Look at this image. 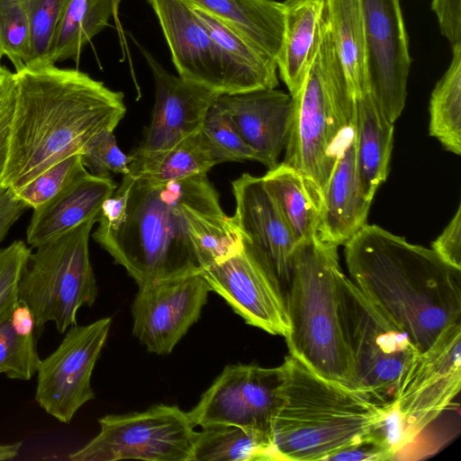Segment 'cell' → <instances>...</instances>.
Listing matches in <instances>:
<instances>
[{
  "label": "cell",
  "instance_id": "1",
  "mask_svg": "<svg viewBox=\"0 0 461 461\" xmlns=\"http://www.w3.org/2000/svg\"><path fill=\"white\" fill-rule=\"evenodd\" d=\"M95 240L138 285L200 273L242 246L207 175L166 183L132 176L124 221Z\"/></svg>",
  "mask_w": 461,
  "mask_h": 461
},
{
  "label": "cell",
  "instance_id": "2",
  "mask_svg": "<svg viewBox=\"0 0 461 461\" xmlns=\"http://www.w3.org/2000/svg\"><path fill=\"white\" fill-rule=\"evenodd\" d=\"M15 106L5 188L15 190L59 160L79 153L95 134L114 131L124 95L76 68L34 62L14 72Z\"/></svg>",
  "mask_w": 461,
  "mask_h": 461
},
{
  "label": "cell",
  "instance_id": "3",
  "mask_svg": "<svg viewBox=\"0 0 461 461\" xmlns=\"http://www.w3.org/2000/svg\"><path fill=\"white\" fill-rule=\"evenodd\" d=\"M344 246L352 282L408 334L419 352L461 321V270L432 249L375 224H365Z\"/></svg>",
  "mask_w": 461,
  "mask_h": 461
},
{
  "label": "cell",
  "instance_id": "4",
  "mask_svg": "<svg viewBox=\"0 0 461 461\" xmlns=\"http://www.w3.org/2000/svg\"><path fill=\"white\" fill-rule=\"evenodd\" d=\"M272 425L275 460L328 461L383 427L388 412L363 394L325 379L297 358L282 364Z\"/></svg>",
  "mask_w": 461,
  "mask_h": 461
},
{
  "label": "cell",
  "instance_id": "5",
  "mask_svg": "<svg viewBox=\"0 0 461 461\" xmlns=\"http://www.w3.org/2000/svg\"><path fill=\"white\" fill-rule=\"evenodd\" d=\"M343 274L338 246L317 235L296 244L285 294L288 331L285 338L290 356L320 376L356 391L340 312Z\"/></svg>",
  "mask_w": 461,
  "mask_h": 461
},
{
  "label": "cell",
  "instance_id": "6",
  "mask_svg": "<svg viewBox=\"0 0 461 461\" xmlns=\"http://www.w3.org/2000/svg\"><path fill=\"white\" fill-rule=\"evenodd\" d=\"M291 96L292 120L283 163L303 176L320 212L328 181L356 122V100L333 43L326 3L310 67Z\"/></svg>",
  "mask_w": 461,
  "mask_h": 461
},
{
  "label": "cell",
  "instance_id": "7",
  "mask_svg": "<svg viewBox=\"0 0 461 461\" xmlns=\"http://www.w3.org/2000/svg\"><path fill=\"white\" fill-rule=\"evenodd\" d=\"M96 218L35 248L30 256L19 281L18 299L31 309L38 336L50 321L59 333H65L77 324L78 310L95 302L98 290L89 237Z\"/></svg>",
  "mask_w": 461,
  "mask_h": 461
},
{
  "label": "cell",
  "instance_id": "8",
  "mask_svg": "<svg viewBox=\"0 0 461 461\" xmlns=\"http://www.w3.org/2000/svg\"><path fill=\"white\" fill-rule=\"evenodd\" d=\"M339 290L341 318L354 365L356 391L389 413L419 350L408 334L344 274Z\"/></svg>",
  "mask_w": 461,
  "mask_h": 461
},
{
  "label": "cell",
  "instance_id": "9",
  "mask_svg": "<svg viewBox=\"0 0 461 461\" xmlns=\"http://www.w3.org/2000/svg\"><path fill=\"white\" fill-rule=\"evenodd\" d=\"M461 385V321L419 352L406 372L387 418L398 452L435 420Z\"/></svg>",
  "mask_w": 461,
  "mask_h": 461
},
{
  "label": "cell",
  "instance_id": "10",
  "mask_svg": "<svg viewBox=\"0 0 461 461\" xmlns=\"http://www.w3.org/2000/svg\"><path fill=\"white\" fill-rule=\"evenodd\" d=\"M100 432L68 456L71 461H192L196 431L178 406L156 404L144 411L105 415Z\"/></svg>",
  "mask_w": 461,
  "mask_h": 461
},
{
  "label": "cell",
  "instance_id": "11",
  "mask_svg": "<svg viewBox=\"0 0 461 461\" xmlns=\"http://www.w3.org/2000/svg\"><path fill=\"white\" fill-rule=\"evenodd\" d=\"M171 53L178 76L218 95L262 89L230 59L185 0H148Z\"/></svg>",
  "mask_w": 461,
  "mask_h": 461
},
{
  "label": "cell",
  "instance_id": "12",
  "mask_svg": "<svg viewBox=\"0 0 461 461\" xmlns=\"http://www.w3.org/2000/svg\"><path fill=\"white\" fill-rule=\"evenodd\" d=\"M282 365H228L187 413L194 426L233 425L272 440Z\"/></svg>",
  "mask_w": 461,
  "mask_h": 461
},
{
  "label": "cell",
  "instance_id": "13",
  "mask_svg": "<svg viewBox=\"0 0 461 461\" xmlns=\"http://www.w3.org/2000/svg\"><path fill=\"white\" fill-rule=\"evenodd\" d=\"M112 318L68 329L58 348L41 360L36 372L35 401L48 414L68 423L95 398L91 376L105 345Z\"/></svg>",
  "mask_w": 461,
  "mask_h": 461
},
{
  "label": "cell",
  "instance_id": "14",
  "mask_svg": "<svg viewBox=\"0 0 461 461\" xmlns=\"http://www.w3.org/2000/svg\"><path fill=\"white\" fill-rule=\"evenodd\" d=\"M201 273L211 290L248 324L286 336L285 293L271 268L245 240L237 252Z\"/></svg>",
  "mask_w": 461,
  "mask_h": 461
},
{
  "label": "cell",
  "instance_id": "15",
  "mask_svg": "<svg viewBox=\"0 0 461 461\" xmlns=\"http://www.w3.org/2000/svg\"><path fill=\"white\" fill-rule=\"evenodd\" d=\"M365 33L369 94L393 123L406 99L411 68L408 39L399 0H359Z\"/></svg>",
  "mask_w": 461,
  "mask_h": 461
},
{
  "label": "cell",
  "instance_id": "16",
  "mask_svg": "<svg viewBox=\"0 0 461 461\" xmlns=\"http://www.w3.org/2000/svg\"><path fill=\"white\" fill-rule=\"evenodd\" d=\"M138 286L132 333L150 353L169 354L198 321L212 290L201 272Z\"/></svg>",
  "mask_w": 461,
  "mask_h": 461
},
{
  "label": "cell",
  "instance_id": "17",
  "mask_svg": "<svg viewBox=\"0 0 461 461\" xmlns=\"http://www.w3.org/2000/svg\"><path fill=\"white\" fill-rule=\"evenodd\" d=\"M140 50L155 83L151 119L139 146V154L168 149L202 129L218 94L169 73L146 49Z\"/></svg>",
  "mask_w": 461,
  "mask_h": 461
},
{
  "label": "cell",
  "instance_id": "18",
  "mask_svg": "<svg viewBox=\"0 0 461 461\" xmlns=\"http://www.w3.org/2000/svg\"><path fill=\"white\" fill-rule=\"evenodd\" d=\"M232 216L243 240L267 263L286 294L296 241L264 187L261 176L242 174L231 183Z\"/></svg>",
  "mask_w": 461,
  "mask_h": 461
},
{
  "label": "cell",
  "instance_id": "19",
  "mask_svg": "<svg viewBox=\"0 0 461 461\" xmlns=\"http://www.w3.org/2000/svg\"><path fill=\"white\" fill-rule=\"evenodd\" d=\"M214 102L227 113L244 141L268 169L285 149L293 110L290 94L262 88L218 95Z\"/></svg>",
  "mask_w": 461,
  "mask_h": 461
},
{
  "label": "cell",
  "instance_id": "20",
  "mask_svg": "<svg viewBox=\"0 0 461 461\" xmlns=\"http://www.w3.org/2000/svg\"><path fill=\"white\" fill-rule=\"evenodd\" d=\"M370 204L362 194L358 179L354 125L328 181L319 212L317 236L324 242L344 245L366 224Z\"/></svg>",
  "mask_w": 461,
  "mask_h": 461
},
{
  "label": "cell",
  "instance_id": "21",
  "mask_svg": "<svg viewBox=\"0 0 461 461\" xmlns=\"http://www.w3.org/2000/svg\"><path fill=\"white\" fill-rule=\"evenodd\" d=\"M117 188L110 176L87 173L41 206L33 209L26 240L37 248L79 224L97 217L101 206Z\"/></svg>",
  "mask_w": 461,
  "mask_h": 461
},
{
  "label": "cell",
  "instance_id": "22",
  "mask_svg": "<svg viewBox=\"0 0 461 461\" xmlns=\"http://www.w3.org/2000/svg\"><path fill=\"white\" fill-rule=\"evenodd\" d=\"M393 129L370 94L356 100L357 169L362 194L369 202L387 177Z\"/></svg>",
  "mask_w": 461,
  "mask_h": 461
},
{
  "label": "cell",
  "instance_id": "23",
  "mask_svg": "<svg viewBox=\"0 0 461 461\" xmlns=\"http://www.w3.org/2000/svg\"><path fill=\"white\" fill-rule=\"evenodd\" d=\"M283 41L276 59L289 94L294 95L307 74L318 40L325 0H285Z\"/></svg>",
  "mask_w": 461,
  "mask_h": 461
},
{
  "label": "cell",
  "instance_id": "24",
  "mask_svg": "<svg viewBox=\"0 0 461 461\" xmlns=\"http://www.w3.org/2000/svg\"><path fill=\"white\" fill-rule=\"evenodd\" d=\"M185 1L228 23L263 55L276 61L285 27L283 3L274 0Z\"/></svg>",
  "mask_w": 461,
  "mask_h": 461
},
{
  "label": "cell",
  "instance_id": "25",
  "mask_svg": "<svg viewBox=\"0 0 461 461\" xmlns=\"http://www.w3.org/2000/svg\"><path fill=\"white\" fill-rule=\"evenodd\" d=\"M328 23L349 92L355 100L369 94L365 33L359 0H325Z\"/></svg>",
  "mask_w": 461,
  "mask_h": 461
},
{
  "label": "cell",
  "instance_id": "26",
  "mask_svg": "<svg viewBox=\"0 0 461 461\" xmlns=\"http://www.w3.org/2000/svg\"><path fill=\"white\" fill-rule=\"evenodd\" d=\"M130 164V173L134 177L154 183H166L199 175H207L217 165L202 129L187 136L172 148L139 154Z\"/></svg>",
  "mask_w": 461,
  "mask_h": 461
},
{
  "label": "cell",
  "instance_id": "27",
  "mask_svg": "<svg viewBox=\"0 0 461 461\" xmlns=\"http://www.w3.org/2000/svg\"><path fill=\"white\" fill-rule=\"evenodd\" d=\"M261 178L296 244L317 235L319 209L303 176L282 162L268 169Z\"/></svg>",
  "mask_w": 461,
  "mask_h": 461
},
{
  "label": "cell",
  "instance_id": "28",
  "mask_svg": "<svg viewBox=\"0 0 461 461\" xmlns=\"http://www.w3.org/2000/svg\"><path fill=\"white\" fill-rule=\"evenodd\" d=\"M113 0H69L42 62L78 60L83 47L107 25Z\"/></svg>",
  "mask_w": 461,
  "mask_h": 461
},
{
  "label": "cell",
  "instance_id": "29",
  "mask_svg": "<svg viewBox=\"0 0 461 461\" xmlns=\"http://www.w3.org/2000/svg\"><path fill=\"white\" fill-rule=\"evenodd\" d=\"M275 460L272 440L233 425L202 428L194 438L192 461Z\"/></svg>",
  "mask_w": 461,
  "mask_h": 461
},
{
  "label": "cell",
  "instance_id": "30",
  "mask_svg": "<svg viewBox=\"0 0 461 461\" xmlns=\"http://www.w3.org/2000/svg\"><path fill=\"white\" fill-rule=\"evenodd\" d=\"M453 49L450 65L429 100V135L443 148L461 154V44Z\"/></svg>",
  "mask_w": 461,
  "mask_h": 461
},
{
  "label": "cell",
  "instance_id": "31",
  "mask_svg": "<svg viewBox=\"0 0 461 461\" xmlns=\"http://www.w3.org/2000/svg\"><path fill=\"white\" fill-rule=\"evenodd\" d=\"M191 8L224 54L241 67L261 88H276L278 86L275 60L263 55L228 23L200 7L191 5Z\"/></svg>",
  "mask_w": 461,
  "mask_h": 461
},
{
  "label": "cell",
  "instance_id": "32",
  "mask_svg": "<svg viewBox=\"0 0 461 461\" xmlns=\"http://www.w3.org/2000/svg\"><path fill=\"white\" fill-rule=\"evenodd\" d=\"M13 307L0 320V374L10 379L28 381L36 375L41 359L36 335L23 334L13 325Z\"/></svg>",
  "mask_w": 461,
  "mask_h": 461
},
{
  "label": "cell",
  "instance_id": "33",
  "mask_svg": "<svg viewBox=\"0 0 461 461\" xmlns=\"http://www.w3.org/2000/svg\"><path fill=\"white\" fill-rule=\"evenodd\" d=\"M87 173L81 155L76 153L53 164L13 192L27 207L36 209Z\"/></svg>",
  "mask_w": 461,
  "mask_h": 461
},
{
  "label": "cell",
  "instance_id": "34",
  "mask_svg": "<svg viewBox=\"0 0 461 461\" xmlns=\"http://www.w3.org/2000/svg\"><path fill=\"white\" fill-rule=\"evenodd\" d=\"M202 131L218 164L259 162L258 154L244 141L230 116L215 102L205 115Z\"/></svg>",
  "mask_w": 461,
  "mask_h": 461
},
{
  "label": "cell",
  "instance_id": "35",
  "mask_svg": "<svg viewBox=\"0 0 461 461\" xmlns=\"http://www.w3.org/2000/svg\"><path fill=\"white\" fill-rule=\"evenodd\" d=\"M0 48L15 72L29 63L31 30L23 0H0Z\"/></svg>",
  "mask_w": 461,
  "mask_h": 461
},
{
  "label": "cell",
  "instance_id": "36",
  "mask_svg": "<svg viewBox=\"0 0 461 461\" xmlns=\"http://www.w3.org/2000/svg\"><path fill=\"white\" fill-rule=\"evenodd\" d=\"M30 22V63L44 61L69 0H23ZM27 64V65H28Z\"/></svg>",
  "mask_w": 461,
  "mask_h": 461
},
{
  "label": "cell",
  "instance_id": "37",
  "mask_svg": "<svg viewBox=\"0 0 461 461\" xmlns=\"http://www.w3.org/2000/svg\"><path fill=\"white\" fill-rule=\"evenodd\" d=\"M79 154L86 168L96 176H110V173L127 175L133 158L131 154L126 155L121 150L111 130L92 137Z\"/></svg>",
  "mask_w": 461,
  "mask_h": 461
},
{
  "label": "cell",
  "instance_id": "38",
  "mask_svg": "<svg viewBox=\"0 0 461 461\" xmlns=\"http://www.w3.org/2000/svg\"><path fill=\"white\" fill-rule=\"evenodd\" d=\"M32 249L22 240L0 249V320L18 300V285Z\"/></svg>",
  "mask_w": 461,
  "mask_h": 461
},
{
  "label": "cell",
  "instance_id": "39",
  "mask_svg": "<svg viewBox=\"0 0 461 461\" xmlns=\"http://www.w3.org/2000/svg\"><path fill=\"white\" fill-rule=\"evenodd\" d=\"M398 454L386 423L355 444L339 451L328 461H387Z\"/></svg>",
  "mask_w": 461,
  "mask_h": 461
},
{
  "label": "cell",
  "instance_id": "40",
  "mask_svg": "<svg viewBox=\"0 0 461 461\" xmlns=\"http://www.w3.org/2000/svg\"><path fill=\"white\" fill-rule=\"evenodd\" d=\"M15 95L14 73L0 63V193L5 189L2 179L9 155Z\"/></svg>",
  "mask_w": 461,
  "mask_h": 461
},
{
  "label": "cell",
  "instance_id": "41",
  "mask_svg": "<svg viewBox=\"0 0 461 461\" xmlns=\"http://www.w3.org/2000/svg\"><path fill=\"white\" fill-rule=\"evenodd\" d=\"M132 176L124 175L114 192L103 203L96 218L98 227L93 234V239L114 232L124 221L126 216L130 189Z\"/></svg>",
  "mask_w": 461,
  "mask_h": 461
},
{
  "label": "cell",
  "instance_id": "42",
  "mask_svg": "<svg viewBox=\"0 0 461 461\" xmlns=\"http://www.w3.org/2000/svg\"><path fill=\"white\" fill-rule=\"evenodd\" d=\"M431 249L448 265L461 270V206L441 234L432 242Z\"/></svg>",
  "mask_w": 461,
  "mask_h": 461
},
{
  "label": "cell",
  "instance_id": "43",
  "mask_svg": "<svg viewBox=\"0 0 461 461\" xmlns=\"http://www.w3.org/2000/svg\"><path fill=\"white\" fill-rule=\"evenodd\" d=\"M431 8L451 46L461 44V0H432Z\"/></svg>",
  "mask_w": 461,
  "mask_h": 461
},
{
  "label": "cell",
  "instance_id": "44",
  "mask_svg": "<svg viewBox=\"0 0 461 461\" xmlns=\"http://www.w3.org/2000/svg\"><path fill=\"white\" fill-rule=\"evenodd\" d=\"M27 208L12 189L5 188L0 193V243Z\"/></svg>",
  "mask_w": 461,
  "mask_h": 461
},
{
  "label": "cell",
  "instance_id": "45",
  "mask_svg": "<svg viewBox=\"0 0 461 461\" xmlns=\"http://www.w3.org/2000/svg\"><path fill=\"white\" fill-rule=\"evenodd\" d=\"M22 447V442L0 445V461L12 460L17 456Z\"/></svg>",
  "mask_w": 461,
  "mask_h": 461
},
{
  "label": "cell",
  "instance_id": "46",
  "mask_svg": "<svg viewBox=\"0 0 461 461\" xmlns=\"http://www.w3.org/2000/svg\"><path fill=\"white\" fill-rule=\"evenodd\" d=\"M3 56H4V53H3V51H2V50H1V48H0V60H1V59H2V57H3Z\"/></svg>",
  "mask_w": 461,
  "mask_h": 461
},
{
  "label": "cell",
  "instance_id": "47",
  "mask_svg": "<svg viewBox=\"0 0 461 461\" xmlns=\"http://www.w3.org/2000/svg\"></svg>",
  "mask_w": 461,
  "mask_h": 461
}]
</instances>
